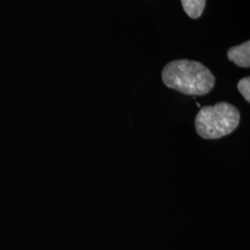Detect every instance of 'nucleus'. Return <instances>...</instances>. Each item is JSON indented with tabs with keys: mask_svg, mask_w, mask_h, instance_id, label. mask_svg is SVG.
<instances>
[{
	"mask_svg": "<svg viewBox=\"0 0 250 250\" xmlns=\"http://www.w3.org/2000/svg\"><path fill=\"white\" fill-rule=\"evenodd\" d=\"M162 81L170 89L188 96H204L215 85L214 75L202 63L179 60L168 63L162 71Z\"/></svg>",
	"mask_w": 250,
	"mask_h": 250,
	"instance_id": "nucleus-1",
	"label": "nucleus"
},
{
	"mask_svg": "<svg viewBox=\"0 0 250 250\" xmlns=\"http://www.w3.org/2000/svg\"><path fill=\"white\" fill-rule=\"evenodd\" d=\"M239 124L238 108L228 102L201 107L195 119L196 131L203 139H219L232 134Z\"/></svg>",
	"mask_w": 250,
	"mask_h": 250,
	"instance_id": "nucleus-2",
	"label": "nucleus"
},
{
	"mask_svg": "<svg viewBox=\"0 0 250 250\" xmlns=\"http://www.w3.org/2000/svg\"><path fill=\"white\" fill-rule=\"evenodd\" d=\"M227 57L235 65L242 68L250 67V42L247 41L242 45L231 47L228 52Z\"/></svg>",
	"mask_w": 250,
	"mask_h": 250,
	"instance_id": "nucleus-3",
	"label": "nucleus"
},
{
	"mask_svg": "<svg viewBox=\"0 0 250 250\" xmlns=\"http://www.w3.org/2000/svg\"><path fill=\"white\" fill-rule=\"evenodd\" d=\"M184 10L190 18H199L206 7L207 0H181Z\"/></svg>",
	"mask_w": 250,
	"mask_h": 250,
	"instance_id": "nucleus-4",
	"label": "nucleus"
},
{
	"mask_svg": "<svg viewBox=\"0 0 250 250\" xmlns=\"http://www.w3.org/2000/svg\"><path fill=\"white\" fill-rule=\"evenodd\" d=\"M238 91L241 93L244 99H246L247 102H250V78L245 77L238 82L237 83Z\"/></svg>",
	"mask_w": 250,
	"mask_h": 250,
	"instance_id": "nucleus-5",
	"label": "nucleus"
}]
</instances>
